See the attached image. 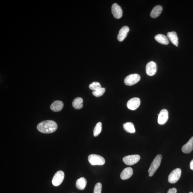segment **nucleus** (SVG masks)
Segmentation results:
<instances>
[{"label":"nucleus","mask_w":193,"mask_h":193,"mask_svg":"<svg viewBox=\"0 0 193 193\" xmlns=\"http://www.w3.org/2000/svg\"><path fill=\"white\" fill-rule=\"evenodd\" d=\"M57 124L55 121L47 120L41 122L37 126L38 130L44 134H51L57 130Z\"/></svg>","instance_id":"nucleus-1"},{"label":"nucleus","mask_w":193,"mask_h":193,"mask_svg":"<svg viewBox=\"0 0 193 193\" xmlns=\"http://www.w3.org/2000/svg\"><path fill=\"white\" fill-rule=\"evenodd\" d=\"M162 156L161 154H158L154 158L149 167L148 172L149 176L151 177L155 173L158 167H159L161 161Z\"/></svg>","instance_id":"nucleus-2"},{"label":"nucleus","mask_w":193,"mask_h":193,"mask_svg":"<svg viewBox=\"0 0 193 193\" xmlns=\"http://www.w3.org/2000/svg\"><path fill=\"white\" fill-rule=\"evenodd\" d=\"M88 161L92 165H103L105 163V160L103 157L95 154L89 155Z\"/></svg>","instance_id":"nucleus-3"},{"label":"nucleus","mask_w":193,"mask_h":193,"mask_svg":"<svg viewBox=\"0 0 193 193\" xmlns=\"http://www.w3.org/2000/svg\"><path fill=\"white\" fill-rule=\"evenodd\" d=\"M181 174V170L179 168L174 169L169 174L168 177V181L171 184L176 183L180 179Z\"/></svg>","instance_id":"nucleus-4"},{"label":"nucleus","mask_w":193,"mask_h":193,"mask_svg":"<svg viewBox=\"0 0 193 193\" xmlns=\"http://www.w3.org/2000/svg\"><path fill=\"white\" fill-rule=\"evenodd\" d=\"M141 77L138 74H134L128 75L124 79V83L127 85H132L138 83Z\"/></svg>","instance_id":"nucleus-5"},{"label":"nucleus","mask_w":193,"mask_h":193,"mask_svg":"<svg viewBox=\"0 0 193 193\" xmlns=\"http://www.w3.org/2000/svg\"><path fill=\"white\" fill-rule=\"evenodd\" d=\"M140 160V156L138 154L129 155L124 157L123 159V162L128 165H132L136 164Z\"/></svg>","instance_id":"nucleus-6"},{"label":"nucleus","mask_w":193,"mask_h":193,"mask_svg":"<svg viewBox=\"0 0 193 193\" xmlns=\"http://www.w3.org/2000/svg\"><path fill=\"white\" fill-rule=\"evenodd\" d=\"M64 178V173L63 171H57L53 178L52 183L53 185L55 186H59L63 182Z\"/></svg>","instance_id":"nucleus-7"},{"label":"nucleus","mask_w":193,"mask_h":193,"mask_svg":"<svg viewBox=\"0 0 193 193\" xmlns=\"http://www.w3.org/2000/svg\"><path fill=\"white\" fill-rule=\"evenodd\" d=\"M140 100L138 98L135 97L131 99L127 103V107L129 109L131 110H136L140 106Z\"/></svg>","instance_id":"nucleus-8"},{"label":"nucleus","mask_w":193,"mask_h":193,"mask_svg":"<svg viewBox=\"0 0 193 193\" xmlns=\"http://www.w3.org/2000/svg\"><path fill=\"white\" fill-rule=\"evenodd\" d=\"M158 115V122L159 124L163 125L166 123L168 118V112L167 109H162Z\"/></svg>","instance_id":"nucleus-9"},{"label":"nucleus","mask_w":193,"mask_h":193,"mask_svg":"<svg viewBox=\"0 0 193 193\" xmlns=\"http://www.w3.org/2000/svg\"><path fill=\"white\" fill-rule=\"evenodd\" d=\"M112 13L116 19L121 18L123 15V12L120 6L116 3L113 4L112 6Z\"/></svg>","instance_id":"nucleus-10"},{"label":"nucleus","mask_w":193,"mask_h":193,"mask_svg":"<svg viewBox=\"0 0 193 193\" xmlns=\"http://www.w3.org/2000/svg\"><path fill=\"white\" fill-rule=\"evenodd\" d=\"M157 71V65L155 62L151 61L148 63L146 66V72L149 76H153Z\"/></svg>","instance_id":"nucleus-11"},{"label":"nucleus","mask_w":193,"mask_h":193,"mask_svg":"<svg viewBox=\"0 0 193 193\" xmlns=\"http://www.w3.org/2000/svg\"><path fill=\"white\" fill-rule=\"evenodd\" d=\"M129 28L126 26L122 27L119 30V33L117 36V39L119 42H122L124 40L129 31Z\"/></svg>","instance_id":"nucleus-12"},{"label":"nucleus","mask_w":193,"mask_h":193,"mask_svg":"<svg viewBox=\"0 0 193 193\" xmlns=\"http://www.w3.org/2000/svg\"><path fill=\"white\" fill-rule=\"evenodd\" d=\"M193 149V137L182 148V152L185 153H190Z\"/></svg>","instance_id":"nucleus-13"},{"label":"nucleus","mask_w":193,"mask_h":193,"mask_svg":"<svg viewBox=\"0 0 193 193\" xmlns=\"http://www.w3.org/2000/svg\"><path fill=\"white\" fill-rule=\"evenodd\" d=\"M133 169L131 167H127L123 169L120 175V177L123 180L129 179L133 175Z\"/></svg>","instance_id":"nucleus-14"},{"label":"nucleus","mask_w":193,"mask_h":193,"mask_svg":"<svg viewBox=\"0 0 193 193\" xmlns=\"http://www.w3.org/2000/svg\"><path fill=\"white\" fill-rule=\"evenodd\" d=\"M64 106L63 102L60 100H56L51 106V109L54 112H59L62 110Z\"/></svg>","instance_id":"nucleus-15"},{"label":"nucleus","mask_w":193,"mask_h":193,"mask_svg":"<svg viewBox=\"0 0 193 193\" xmlns=\"http://www.w3.org/2000/svg\"><path fill=\"white\" fill-rule=\"evenodd\" d=\"M162 7L160 5L154 7L150 13V16L152 18H157L162 13Z\"/></svg>","instance_id":"nucleus-16"},{"label":"nucleus","mask_w":193,"mask_h":193,"mask_svg":"<svg viewBox=\"0 0 193 193\" xmlns=\"http://www.w3.org/2000/svg\"><path fill=\"white\" fill-rule=\"evenodd\" d=\"M167 37L173 44L178 47V38L177 33L175 32H168L167 34Z\"/></svg>","instance_id":"nucleus-17"},{"label":"nucleus","mask_w":193,"mask_h":193,"mask_svg":"<svg viewBox=\"0 0 193 193\" xmlns=\"http://www.w3.org/2000/svg\"><path fill=\"white\" fill-rule=\"evenodd\" d=\"M155 40L161 44L167 45L169 44L168 38L167 36L162 34H158L154 37Z\"/></svg>","instance_id":"nucleus-18"},{"label":"nucleus","mask_w":193,"mask_h":193,"mask_svg":"<svg viewBox=\"0 0 193 193\" xmlns=\"http://www.w3.org/2000/svg\"><path fill=\"white\" fill-rule=\"evenodd\" d=\"M87 184L86 180L84 177H81L77 180L76 186L79 190H83L85 188Z\"/></svg>","instance_id":"nucleus-19"},{"label":"nucleus","mask_w":193,"mask_h":193,"mask_svg":"<svg viewBox=\"0 0 193 193\" xmlns=\"http://www.w3.org/2000/svg\"><path fill=\"white\" fill-rule=\"evenodd\" d=\"M83 100L81 97L75 98L72 102V106L75 109H79L82 108Z\"/></svg>","instance_id":"nucleus-20"},{"label":"nucleus","mask_w":193,"mask_h":193,"mask_svg":"<svg viewBox=\"0 0 193 193\" xmlns=\"http://www.w3.org/2000/svg\"><path fill=\"white\" fill-rule=\"evenodd\" d=\"M123 127L126 131L131 134H134L136 131L134 124L131 122H127L124 124Z\"/></svg>","instance_id":"nucleus-21"},{"label":"nucleus","mask_w":193,"mask_h":193,"mask_svg":"<svg viewBox=\"0 0 193 193\" xmlns=\"http://www.w3.org/2000/svg\"><path fill=\"white\" fill-rule=\"evenodd\" d=\"M102 124L100 122H98L96 124L93 130V135L94 137H97L101 132Z\"/></svg>","instance_id":"nucleus-22"},{"label":"nucleus","mask_w":193,"mask_h":193,"mask_svg":"<svg viewBox=\"0 0 193 193\" xmlns=\"http://www.w3.org/2000/svg\"><path fill=\"white\" fill-rule=\"evenodd\" d=\"M105 91H106V89L105 88L102 87L96 91H93L92 93L94 96L98 97L102 96L104 93Z\"/></svg>","instance_id":"nucleus-23"},{"label":"nucleus","mask_w":193,"mask_h":193,"mask_svg":"<svg viewBox=\"0 0 193 193\" xmlns=\"http://www.w3.org/2000/svg\"><path fill=\"white\" fill-rule=\"evenodd\" d=\"M89 88L90 89L93 90V91H96L100 88H102L101 85L100 83L94 81L92 83L89 85Z\"/></svg>","instance_id":"nucleus-24"},{"label":"nucleus","mask_w":193,"mask_h":193,"mask_svg":"<svg viewBox=\"0 0 193 193\" xmlns=\"http://www.w3.org/2000/svg\"><path fill=\"white\" fill-rule=\"evenodd\" d=\"M102 185L101 184L98 182L94 187V193H101Z\"/></svg>","instance_id":"nucleus-25"},{"label":"nucleus","mask_w":193,"mask_h":193,"mask_svg":"<svg viewBox=\"0 0 193 193\" xmlns=\"http://www.w3.org/2000/svg\"><path fill=\"white\" fill-rule=\"evenodd\" d=\"M177 190L175 188H170L168 190L167 193H177Z\"/></svg>","instance_id":"nucleus-26"},{"label":"nucleus","mask_w":193,"mask_h":193,"mask_svg":"<svg viewBox=\"0 0 193 193\" xmlns=\"http://www.w3.org/2000/svg\"><path fill=\"white\" fill-rule=\"evenodd\" d=\"M190 168L191 170H193V159L190 163Z\"/></svg>","instance_id":"nucleus-27"},{"label":"nucleus","mask_w":193,"mask_h":193,"mask_svg":"<svg viewBox=\"0 0 193 193\" xmlns=\"http://www.w3.org/2000/svg\"><path fill=\"white\" fill-rule=\"evenodd\" d=\"M189 193H193L192 192H190Z\"/></svg>","instance_id":"nucleus-28"}]
</instances>
